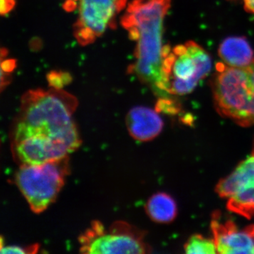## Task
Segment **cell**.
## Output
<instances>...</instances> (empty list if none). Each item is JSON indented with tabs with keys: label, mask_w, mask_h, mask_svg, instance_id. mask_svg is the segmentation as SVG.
Returning a JSON list of instances; mask_svg holds the SVG:
<instances>
[{
	"label": "cell",
	"mask_w": 254,
	"mask_h": 254,
	"mask_svg": "<svg viewBox=\"0 0 254 254\" xmlns=\"http://www.w3.org/2000/svg\"><path fill=\"white\" fill-rule=\"evenodd\" d=\"M78 104L76 97L63 89L26 92L10 133L15 161L41 165L77 150L81 139L73 115Z\"/></svg>",
	"instance_id": "6da1fadb"
},
{
	"label": "cell",
	"mask_w": 254,
	"mask_h": 254,
	"mask_svg": "<svg viewBox=\"0 0 254 254\" xmlns=\"http://www.w3.org/2000/svg\"><path fill=\"white\" fill-rule=\"evenodd\" d=\"M171 0H132L127 5L121 24L136 42L135 62L128 72L136 75L160 95L164 46V20Z\"/></svg>",
	"instance_id": "7a4b0ae2"
},
{
	"label": "cell",
	"mask_w": 254,
	"mask_h": 254,
	"mask_svg": "<svg viewBox=\"0 0 254 254\" xmlns=\"http://www.w3.org/2000/svg\"><path fill=\"white\" fill-rule=\"evenodd\" d=\"M211 88L221 116L243 127L254 125V60L244 67L217 64Z\"/></svg>",
	"instance_id": "3957f363"
},
{
	"label": "cell",
	"mask_w": 254,
	"mask_h": 254,
	"mask_svg": "<svg viewBox=\"0 0 254 254\" xmlns=\"http://www.w3.org/2000/svg\"><path fill=\"white\" fill-rule=\"evenodd\" d=\"M212 68L210 55L193 41L171 48L164 46L160 96L191 93Z\"/></svg>",
	"instance_id": "277c9868"
},
{
	"label": "cell",
	"mask_w": 254,
	"mask_h": 254,
	"mask_svg": "<svg viewBox=\"0 0 254 254\" xmlns=\"http://www.w3.org/2000/svg\"><path fill=\"white\" fill-rule=\"evenodd\" d=\"M69 170L68 156L41 165H19L14 182L33 213H41L56 200Z\"/></svg>",
	"instance_id": "5b68a950"
},
{
	"label": "cell",
	"mask_w": 254,
	"mask_h": 254,
	"mask_svg": "<svg viewBox=\"0 0 254 254\" xmlns=\"http://www.w3.org/2000/svg\"><path fill=\"white\" fill-rule=\"evenodd\" d=\"M145 233L126 222H114L108 230L98 220L79 237L80 252L89 254L149 253Z\"/></svg>",
	"instance_id": "8992f818"
},
{
	"label": "cell",
	"mask_w": 254,
	"mask_h": 254,
	"mask_svg": "<svg viewBox=\"0 0 254 254\" xmlns=\"http://www.w3.org/2000/svg\"><path fill=\"white\" fill-rule=\"evenodd\" d=\"M76 1V0H72ZM128 0H78L73 36L81 46L91 44L108 28H116V17Z\"/></svg>",
	"instance_id": "52a82bcc"
},
{
	"label": "cell",
	"mask_w": 254,
	"mask_h": 254,
	"mask_svg": "<svg viewBox=\"0 0 254 254\" xmlns=\"http://www.w3.org/2000/svg\"><path fill=\"white\" fill-rule=\"evenodd\" d=\"M210 227L218 254H254V225L241 229L232 220H220L217 211Z\"/></svg>",
	"instance_id": "ba28073f"
},
{
	"label": "cell",
	"mask_w": 254,
	"mask_h": 254,
	"mask_svg": "<svg viewBox=\"0 0 254 254\" xmlns=\"http://www.w3.org/2000/svg\"><path fill=\"white\" fill-rule=\"evenodd\" d=\"M158 113L156 110L143 106L130 110L125 120L130 136L140 142L150 141L156 138L164 126Z\"/></svg>",
	"instance_id": "9c48e42d"
},
{
	"label": "cell",
	"mask_w": 254,
	"mask_h": 254,
	"mask_svg": "<svg viewBox=\"0 0 254 254\" xmlns=\"http://www.w3.org/2000/svg\"><path fill=\"white\" fill-rule=\"evenodd\" d=\"M254 186V148L250 156L241 162L233 172L222 179L215 187L222 198H229L239 190Z\"/></svg>",
	"instance_id": "30bf717a"
},
{
	"label": "cell",
	"mask_w": 254,
	"mask_h": 254,
	"mask_svg": "<svg viewBox=\"0 0 254 254\" xmlns=\"http://www.w3.org/2000/svg\"><path fill=\"white\" fill-rule=\"evenodd\" d=\"M218 54L227 65L234 67L248 66L254 60V51L249 41L242 36L224 40L219 47Z\"/></svg>",
	"instance_id": "8fae6325"
},
{
	"label": "cell",
	"mask_w": 254,
	"mask_h": 254,
	"mask_svg": "<svg viewBox=\"0 0 254 254\" xmlns=\"http://www.w3.org/2000/svg\"><path fill=\"white\" fill-rule=\"evenodd\" d=\"M145 209L149 218L158 223H170L177 215L176 202L171 195L163 192L152 195Z\"/></svg>",
	"instance_id": "7c38bea8"
},
{
	"label": "cell",
	"mask_w": 254,
	"mask_h": 254,
	"mask_svg": "<svg viewBox=\"0 0 254 254\" xmlns=\"http://www.w3.org/2000/svg\"><path fill=\"white\" fill-rule=\"evenodd\" d=\"M227 208L247 219L254 216V186L239 190L227 200Z\"/></svg>",
	"instance_id": "4fadbf2b"
},
{
	"label": "cell",
	"mask_w": 254,
	"mask_h": 254,
	"mask_svg": "<svg viewBox=\"0 0 254 254\" xmlns=\"http://www.w3.org/2000/svg\"><path fill=\"white\" fill-rule=\"evenodd\" d=\"M185 253L192 254H213L218 253L215 241L200 235H192L184 247Z\"/></svg>",
	"instance_id": "5bb4252c"
},
{
	"label": "cell",
	"mask_w": 254,
	"mask_h": 254,
	"mask_svg": "<svg viewBox=\"0 0 254 254\" xmlns=\"http://www.w3.org/2000/svg\"><path fill=\"white\" fill-rule=\"evenodd\" d=\"M8 51L6 48L1 50V91L11 82V73L16 66V61L14 59H8Z\"/></svg>",
	"instance_id": "9a60e30c"
},
{
	"label": "cell",
	"mask_w": 254,
	"mask_h": 254,
	"mask_svg": "<svg viewBox=\"0 0 254 254\" xmlns=\"http://www.w3.org/2000/svg\"><path fill=\"white\" fill-rule=\"evenodd\" d=\"M47 79L51 88L63 89L64 87L69 84L72 81V77L67 72L60 71H53L47 75Z\"/></svg>",
	"instance_id": "2e32d148"
},
{
	"label": "cell",
	"mask_w": 254,
	"mask_h": 254,
	"mask_svg": "<svg viewBox=\"0 0 254 254\" xmlns=\"http://www.w3.org/2000/svg\"><path fill=\"white\" fill-rule=\"evenodd\" d=\"M155 110L158 113H164L168 115H176L181 111L180 105L170 98H160L155 106Z\"/></svg>",
	"instance_id": "e0dca14e"
},
{
	"label": "cell",
	"mask_w": 254,
	"mask_h": 254,
	"mask_svg": "<svg viewBox=\"0 0 254 254\" xmlns=\"http://www.w3.org/2000/svg\"><path fill=\"white\" fill-rule=\"evenodd\" d=\"M40 245L34 244L26 247L21 246H1V254H37L39 251Z\"/></svg>",
	"instance_id": "ac0fdd59"
},
{
	"label": "cell",
	"mask_w": 254,
	"mask_h": 254,
	"mask_svg": "<svg viewBox=\"0 0 254 254\" xmlns=\"http://www.w3.org/2000/svg\"><path fill=\"white\" fill-rule=\"evenodd\" d=\"M16 5V0H1V9L0 12L2 16L7 14Z\"/></svg>",
	"instance_id": "d6986e66"
},
{
	"label": "cell",
	"mask_w": 254,
	"mask_h": 254,
	"mask_svg": "<svg viewBox=\"0 0 254 254\" xmlns=\"http://www.w3.org/2000/svg\"><path fill=\"white\" fill-rule=\"evenodd\" d=\"M245 9L248 12L254 14V0H243Z\"/></svg>",
	"instance_id": "ffe728a7"
}]
</instances>
